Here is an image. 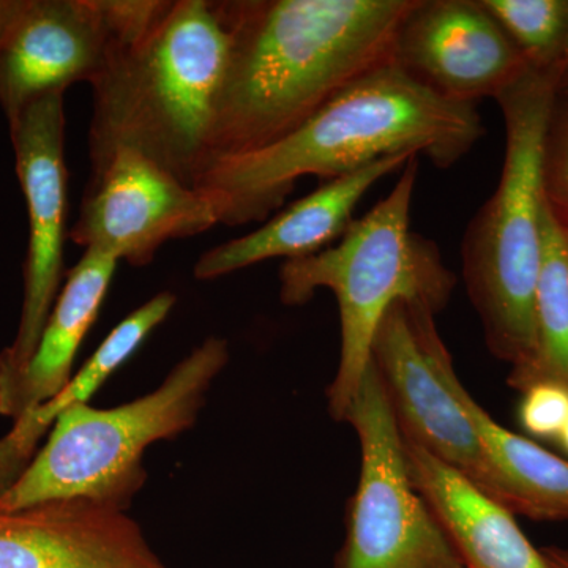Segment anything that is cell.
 <instances>
[{"mask_svg":"<svg viewBox=\"0 0 568 568\" xmlns=\"http://www.w3.org/2000/svg\"><path fill=\"white\" fill-rule=\"evenodd\" d=\"M417 2L223 0L231 50L212 163L282 140L355 81L394 63L399 28Z\"/></svg>","mask_w":568,"mask_h":568,"instance_id":"obj_1","label":"cell"},{"mask_svg":"<svg viewBox=\"0 0 568 568\" xmlns=\"http://www.w3.org/2000/svg\"><path fill=\"white\" fill-rule=\"evenodd\" d=\"M476 104L440 99L395 63L355 81L293 133L256 151L215 160L196 182L219 224L265 222L298 179L323 182L394 155L455 166L485 136Z\"/></svg>","mask_w":568,"mask_h":568,"instance_id":"obj_2","label":"cell"},{"mask_svg":"<svg viewBox=\"0 0 568 568\" xmlns=\"http://www.w3.org/2000/svg\"><path fill=\"white\" fill-rule=\"evenodd\" d=\"M230 50L223 0H152L91 85V170L129 148L196 185L212 163Z\"/></svg>","mask_w":568,"mask_h":568,"instance_id":"obj_3","label":"cell"},{"mask_svg":"<svg viewBox=\"0 0 568 568\" xmlns=\"http://www.w3.org/2000/svg\"><path fill=\"white\" fill-rule=\"evenodd\" d=\"M558 92L555 74L529 70L497 97L506 129L503 171L496 192L463 237L466 291L489 351L511 366L508 384L525 376L537 358L534 297L544 241L541 156Z\"/></svg>","mask_w":568,"mask_h":568,"instance_id":"obj_4","label":"cell"},{"mask_svg":"<svg viewBox=\"0 0 568 568\" xmlns=\"http://www.w3.org/2000/svg\"><path fill=\"white\" fill-rule=\"evenodd\" d=\"M418 159L413 156L392 192L324 252L284 261L280 298L304 305L316 291L334 293L342 346L338 369L327 388L328 413L345 422L372 362V345L390 306L405 301L439 313L454 291L455 278L435 242L410 231Z\"/></svg>","mask_w":568,"mask_h":568,"instance_id":"obj_5","label":"cell"},{"mask_svg":"<svg viewBox=\"0 0 568 568\" xmlns=\"http://www.w3.org/2000/svg\"><path fill=\"white\" fill-rule=\"evenodd\" d=\"M227 362L226 339L209 336L151 394L111 409L89 403L71 406L31 465L0 496V510L59 499H88L129 510L148 480L144 452L196 424L205 396Z\"/></svg>","mask_w":568,"mask_h":568,"instance_id":"obj_6","label":"cell"},{"mask_svg":"<svg viewBox=\"0 0 568 568\" xmlns=\"http://www.w3.org/2000/svg\"><path fill=\"white\" fill-rule=\"evenodd\" d=\"M361 477L336 568H466L407 469L403 436L375 365L347 410Z\"/></svg>","mask_w":568,"mask_h":568,"instance_id":"obj_7","label":"cell"},{"mask_svg":"<svg viewBox=\"0 0 568 568\" xmlns=\"http://www.w3.org/2000/svg\"><path fill=\"white\" fill-rule=\"evenodd\" d=\"M65 93L41 97L9 123L17 175L29 216L21 320L0 353V390L31 362L65 278L69 171L65 163Z\"/></svg>","mask_w":568,"mask_h":568,"instance_id":"obj_8","label":"cell"},{"mask_svg":"<svg viewBox=\"0 0 568 568\" xmlns=\"http://www.w3.org/2000/svg\"><path fill=\"white\" fill-rule=\"evenodd\" d=\"M152 0H22L0 47V108L13 122L26 106L93 84Z\"/></svg>","mask_w":568,"mask_h":568,"instance_id":"obj_9","label":"cell"},{"mask_svg":"<svg viewBox=\"0 0 568 568\" xmlns=\"http://www.w3.org/2000/svg\"><path fill=\"white\" fill-rule=\"evenodd\" d=\"M69 239L133 267L151 264L168 242L194 237L219 224L212 204L134 149H118L91 170Z\"/></svg>","mask_w":568,"mask_h":568,"instance_id":"obj_10","label":"cell"},{"mask_svg":"<svg viewBox=\"0 0 568 568\" xmlns=\"http://www.w3.org/2000/svg\"><path fill=\"white\" fill-rule=\"evenodd\" d=\"M394 63L440 99L466 104L496 100L530 70L481 0H418Z\"/></svg>","mask_w":568,"mask_h":568,"instance_id":"obj_11","label":"cell"},{"mask_svg":"<svg viewBox=\"0 0 568 568\" xmlns=\"http://www.w3.org/2000/svg\"><path fill=\"white\" fill-rule=\"evenodd\" d=\"M372 362L402 435L504 506L499 474L465 409L428 361L405 301L392 305L381 321L373 338Z\"/></svg>","mask_w":568,"mask_h":568,"instance_id":"obj_12","label":"cell"},{"mask_svg":"<svg viewBox=\"0 0 568 568\" xmlns=\"http://www.w3.org/2000/svg\"><path fill=\"white\" fill-rule=\"evenodd\" d=\"M0 568H168L126 511L88 499L0 510Z\"/></svg>","mask_w":568,"mask_h":568,"instance_id":"obj_13","label":"cell"},{"mask_svg":"<svg viewBox=\"0 0 568 568\" xmlns=\"http://www.w3.org/2000/svg\"><path fill=\"white\" fill-rule=\"evenodd\" d=\"M413 156L394 155L321 183L253 233L207 250L194 264L197 280H216L264 261L301 260L324 252L353 224V213L376 182L403 170Z\"/></svg>","mask_w":568,"mask_h":568,"instance_id":"obj_14","label":"cell"},{"mask_svg":"<svg viewBox=\"0 0 568 568\" xmlns=\"http://www.w3.org/2000/svg\"><path fill=\"white\" fill-rule=\"evenodd\" d=\"M407 312L428 361L465 409L499 474L504 506L534 519H568V462L497 424L459 381L437 332L436 313L417 304H407Z\"/></svg>","mask_w":568,"mask_h":568,"instance_id":"obj_15","label":"cell"},{"mask_svg":"<svg viewBox=\"0 0 568 568\" xmlns=\"http://www.w3.org/2000/svg\"><path fill=\"white\" fill-rule=\"evenodd\" d=\"M403 450L414 487L466 568H551L506 506L405 436Z\"/></svg>","mask_w":568,"mask_h":568,"instance_id":"obj_16","label":"cell"},{"mask_svg":"<svg viewBox=\"0 0 568 568\" xmlns=\"http://www.w3.org/2000/svg\"><path fill=\"white\" fill-rule=\"evenodd\" d=\"M118 264L108 254L85 250L67 272L31 362L0 390V416L17 420L70 383L74 358L100 315Z\"/></svg>","mask_w":568,"mask_h":568,"instance_id":"obj_17","label":"cell"},{"mask_svg":"<svg viewBox=\"0 0 568 568\" xmlns=\"http://www.w3.org/2000/svg\"><path fill=\"white\" fill-rule=\"evenodd\" d=\"M175 302L178 297L173 293H160L138 306L112 328L102 345L97 347L91 358L59 394L14 420L9 435L0 437V496L31 465L39 452L37 447L41 437L51 432L58 418L71 406L89 403L104 383L140 349L145 338L166 321Z\"/></svg>","mask_w":568,"mask_h":568,"instance_id":"obj_18","label":"cell"},{"mask_svg":"<svg viewBox=\"0 0 568 568\" xmlns=\"http://www.w3.org/2000/svg\"><path fill=\"white\" fill-rule=\"evenodd\" d=\"M541 234L540 268L534 297L536 364L510 384L521 392L538 381H555L568 387V239L566 226L547 197Z\"/></svg>","mask_w":568,"mask_h":568,"instance_id":"obj_19","label":"cell"},{"mask_svg":"<svg viewBox=\"0 0 568 568\" xmlns=\"http://www.w3.org/2000/svg\"><path fill=\"white\" fill-rule=\"evenodd\" d=\"M481 3L514 41L530 70L555 74L559 80L568 0H481Z\"/></svg>","mask_w":568,"mask_h":568,"instance_id":"obj_20","label":"cell"},{"mask_svg":"<svg viewBox=\"0 0 568 568\" xmlns=\"http://www.w3.org/2000/svg\"><path fill=\"white\" fill-rule=\"evenodd\" d=\"M545 197L562 219H568V99L558 93L549 112L541 156Z\"/></svg>","mask_w":568,"mask_h":568,"instance_id":"obj_21","label":"cell"},{"mask_svg":"<svg viewBox=\"0 0 568 568\" xmlns=\"http://www.w3.org/2000/svg\"><path fill=\"white\" fill-rule=\"evenodd\" d=\"M519 422L529 435L558 440L568 418V387L555 381H538L523 390Z\"/></svg>","mask_w":568,"mask_h":568,"instance_id":"obj_22","label":"cell"},{"mask_svg":"<svg viewBox=\"0 0 568 568\" xmlns=\"http://www.w3.org/2000/svg\"><path fill=\"white\" fill-rule=\"evenodd\" d=\"M21 6L22 0H0V47Z\"/></svg>","mask_w":568,"mask_h":568,"instance_id":"obj_23","label":"cell"},{"mask_svg":"<svg viewBox=\"0 0 568 568\" xmlns=\"http://www.w3.org/2000/svg\"><path fill=\"white\" fill-rule=\"evenodd\" d=\"M551 568H568V548L551 547L541 549Z\"/></svg>","mask_w":568,"mask_h":568,"instance_id":"obj_24","label":"cell"},{"mask_svg":"<svg viewBox=\"0 0 568 568\" xmlns=\"http://www.w3.org/2000/svg\"><path fill=\"white\" fill-rule=\"evenodd\" d=\"M568 78V20H567V32H566V41H564V51L562 58H560L559 63V80L562 82ZM559 82V84H560Z\"/></svg>","mask_w":568,"mask_h":568,"instance_id":"obj_25","label":"cell"},{"mask_svg":"<svg viewBox=\"0 0 568 568\" xmlns=\"http://www.w3.org/2000/svg\"><path fill=\"white\" fill-rule=\"evenodd\" d=\"M558 444L560 447L564 448V452L568 455V418L566 422V425H564L562 432H560V435L558 437Z\"/></svg>","mask_w":568,"mask_h":568,"instance_id":"obj_26","label":"cell"},{"mask_svg":"<svg viewBox=\"0 0 568 568\" xmlns=\"http://www.w3.org/2000/svg\"><path fill=\"white\" fill-rule=\"evenodd\" d=\"M558 93L560 97H564V99H568V78L560 82Z\"/></svg>","mask_w":568,"mask_h":568,"instance_id":"obj_27","label":"cell"},{"mask_svg":"<svg viewBox=\"0 0 568 568\" xmlns=\"http://www.w3.org/2000/svg\"><path fill=\"white\" fill-rule=\"evenodd\" d=\"M559 219H560V222L564 223V226H566V233H567V239H568V219H562V216H559Z\"/></svg>","mask_w":568,"mask_h":568,"instance_id":"obj_28","label":"cell"}]
</instances>
